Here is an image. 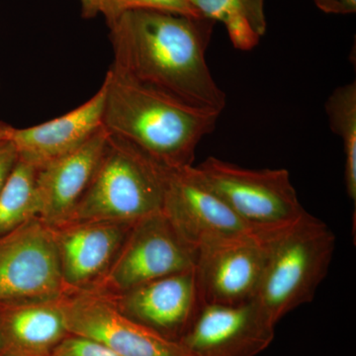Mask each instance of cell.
<instances>
[{
    "label": "cell",
    "instance_id": "cell-1",
    "mask_svg": "<svg viewBox=\"0 0 356 356\" xmlns=\"http://www.w3.org/2000/svg\"><path fill=\"white\" fill-rule=\"evenodd\" d=\"M214 21L159 10H130L110 23L112 69L197 108L221 113L226 93L206 60Z\"/></svg>",
    "mask_w": 356,
    "mask_h": 356
},
{
    "label": "cell",
    "instance_id": "cell-2",
    "mask_svg": "<svg viewBox=\"0 0 356 356\" xmlns=\"http://www.w3.org/2000/svg\"><path fill=\"white\" fill-rule=\"evenodd\" d=\"M102 86L103 128L170 170L193 165L199 143L215 130L221 114L191 106L112 67Z\"/></svg>",
    "mask_w": 356,
    "mask_h": 356
},
{
    "label": "cell",
    "instance_id": "cell-3",
    "mask_svg": "<svg viewBox=\"0 0 356 356\" xmlns=\"http://www.w3.org/2000/svg\"><path fill=\"white\" fill-rule=\"evenodd\" d=\"M337 238L308 212L269 238L268 255L255 302L274 325L310 303L329 273Z\"/></svg>",
    "mask_w": 356,
    "mask_h": 356
},
{
    "label": "cell",
    "instance_id": "cell-4",
    "mask_svg": "<svg viewBox=\"0 0 356 356\" xmlns=\"http://www.w3.org/2000/svg\"><path fill=\"white\" fill-rule=\"evenodd\" d=\"M170 170L109 134L92 179L69 221L133 224L161 213Z\"/></svg>",
    "mask_w": 356,
    "mask_h": 356
},
{
    "label": "cell",
    "instance_id": "cell-5",
    "mask_svg": "<svg viewBox=\"0 0 356 356\" xmlns=\"http://www.w3.org/2000/svg\"><path fill=\"white\" fill-rule=\"evenodd\" d=\"M194 170L204 184L257 233H275L307 213L290 173L283 168L250 170L209 156Z\"/></svg>",
    "mask_w": 356,
    "mask_h": 356
},
{
    "label": "cell",
    "instance_id": "cell-6",
    "mask_svg": "<svg viewBox=\"0 0 356 356\" xmlns=\"http://www.w3.org/2000/svg\"><path fill=\"white\" fill-rule=\"evenodd\" d=\"M197 250L185 242L163 212L134 222L111 266L91 288L115 296L195 266Z\"/></svg>",
    "mask_w": 356,
    "mask_h": 356
},
{
    "label": "cell",
    "instance_id": "cell-7",
    "mask_svg": "<svg viewBox=\"0 0 356 356\" xmlns=\"http://www.w3.org/2000/svg\"><path fill=\"white\" fill-rule=\"evenodd\" d=\"M70 334L86 337L120 356H191L170 341L124 316L108 295L96 290L65 291L60 298Z\"/></svg>",
    "mask_w": 356,
    "mask_h": 356
},
{
    "label": "cell",
    "instance_id": "cell-8",
    "mask_svg": "<svg viewBox=\"0 0 356 356\" xmlns=\"http://www.w3.org/2000/svg\"><path fill=\"white\" fill-rule=\"evenodd\" d=\"M161 212L178 235L197 252L224 241L266 235L248 227L204 184L194 165L170 170Z\"/></svg>",
    "mask_w": 356,
    "mask_h": 356
},
{
    "label": "cell",
    "instance_id": "cell-9",
    "mask_svg": "<svg viewBox=\"0 0 356 356\" xmlns=\"http://www.w3.org/2000/svg\"><path fill=\"white\" fill-rule=\"evenodd\" d=\"M65 292L50 228L39 218L0 236V302Z\"/></svg>",
    "mask_w": 356,
    "mask_h": 356
},
{
    "label": "cell",
    "instance_id": "cell-10",
    "mask_svg": "<svg viewBox=\"0 0 356 356\" xmlns=\"http://www.w3.org/2000/svg\"><path fill=\"white\" fill-rule=\"evenodd\" d=\"M273 234L243 236L199 248L194 269L202 303L236 305L254 300Z\"/></svg>",
    "mask_w": 356,
    "mask_h": 356
},
{
    "label": "cell",
    "instance_id": "cell-11",
    "mask_svg": "<svg viewBox=\"0 0 356 356\" xmlns=\"http://www.w3.org/2000/svg\"><path fill=\"white\" fill-rule=\"evenodd\" d=\"M275 325L255 300L203 304L179 343L191 356H257L273 343Z\"/></svg>",
    "mask_w": 356,
    "mask_h": 356
},
{
    "label": "cell",
    "instance_id": "cell-12",
    "mask_svg": "<svg viewBox=\"0 0 356 356\" xmlns=\"http://www.w3.org/2000/svg\"><path fill=\"white\" fill-rule=\"evenodd\" d=\"M133 224L74 220L49 227L65 291L95 287L108 271Z\"/></svg>",
    "mask_w": 356,
    "mask_h": 356
},
{
    "label": "cell",
    "instance_id": "cell-13",
    "mask_svg": "<svg viewBox=\"0 0 356 356\" xmlns=\"http://www.w3.org/2000/svg\"><path fill=\"white\" fill-rule=\"evenodd\" d=\"M194 267L108 296L126 317L179 343L203 305Z\"/></svg>",
    "mask_w": 356,
    "mask_h": 356
},
{
    "label": "cell",
    "instance_id": "cell-14",
    "mask_svg": "<svg viewBox=\"0 0 356 356\" xmlns=\"http://www.w3.org/2000/svg\"><path fill=\"white\" fill-rule=\"evenodd\" d=\"M109 133L100 129L72 153L37 168L38 218L48 227L69 221L88 189Z\"/></svg>",
    "mask_w": 356,
    "mask_h": 356
},
{
    "label": "cell",
    "instance_id": "cell-15",
    "mask_svg": "<svg viewBox=\"0 0 356 356\" xmlns=\"http://www.w3.org/2000/svg\"><path fill=\"white\" fill-rule=\"evenodd\" d=\"M60 298L0 302V356H51L70 334Z\"/></svg>",
    "mask_w": 356,
    "mask_h": 356
},
{
    "label": "cell",
    "instance_id": "cell-16",
    "mask_svg": "<svg viewBox=\"0 0 356 356\" xmlns=\"http://www.w3.org/2000/svg\"><path fill=\"white\" fill-rule=\"evenodd\" d=\"M104 88L69 113L39 125L13 128L10 140L18 159L40 168L83 146L103 128Z\"/></svg>",
    "mask_w": 356,
    "mask_h": 356
},
{
    "label": "cell",
    "instance_id": "cell-17",
    "mask_svg": "<svg viewBox=\"0 0 356 356\" xmlns=\"http://www.w3.org/2000/svg\"><path fill=\"white\" fill-rule=\"evenodd\" d=\"M201 17L221 22L232 44L250 51L266 33L264 0H189Z\"/></svg>",
    "mask_w": 356,
    "mask_h": 356
},
{
    "label": "cell",
    "instance_id": "cell-18",
    "mask_svg": "<svg viewBox=\"0 0 356 356\" xmlns=\"http://www.w3.org/2000/svg\"><path fill=\"white\" fill-rule=\"evenodd\" d=\"M37 168L20 161L0 191V236L38 218Z\"/></svg>",
    "mask_w": 356,
    "mask_h": 356
},
{
    "label": "cell",
    "instance_id": "cell-19",
    "mask_svg": "<svg viewBox=\"0 0 356 356\" xmlns=\"http://www.w3.org/2000/svg\"><path fill=\"white\" fill-rule=\"evenodd\" d=\"M330 126L343 140L344 184L351 200H356V83L339 86L325 103Z\"/></svg>",
    "mask_w": 356,
    "mask_h": 356
},
{
    "label": "cell",
    "instance_id": "cell-20",
    "mask_svg": "<svg viewBox=\"0 0 356 356\" xmlns=\"http://www.w3.org/2000/svg\"><path fill=\"white\" fill-rule=\"evenodd\" d=\"M139 9L201 17L189 0H102V14L106 19L107 25L126 11Z\"/></svg>",
    "mask_w": 356,
    "mask_h": 356
},
{
    "label": "cell",
    "instance_id": "cell-21",
    "mask_svg": "<svg viewBox=\"0 0 356 356\" xmlns=\"http://www.w3.org/2000/svg\"><path fill=\"white\" fill-rule=\"evenodd\" d=\"M51 356H120L106 346L86 337L70 334Z\"/></svg>",
    "mask_w": 356,
    "mask_h": 356
},
{
    "label": "cell",
    "instance_id": "cell-22",
    "mask_svg": "<svg viewBox=\"0 0 356 356\" xmlns=\"http://www.w3.org/2000/svg\"><path fill=\"white\" fill-rule=\"evenodd\" d=\"M18 161V154L11 140L0 142V191Z\"/></svg>",
    "mask_w": 356,
    "mask_h": 356
},
{
    "label": "cell",
    "instance_id": "cell-23",
    "mask_svg": "<svg viewBox=\"0 0 356 356\" xmlns=\"http://www.w3.org/2000/svg\"><path fill=\"white\" fill-rule=\"evenodd\" d=\"M81 3L84 18L90 19L102 13V0H81Z\"/></svg>",
    "mask_w": 356,
    "mask_h": 356
},
{
    "label": "cell",
    "instance_id": "cell-24",
    "mask_svg": "<svg viewBox=\"0 0 356 356\" xmlns=\"http://www.w3.org/2000/svg\"><path fill=\"white\" fill-rule=\"evenodd\" d=\"M316 6L323 13L327 14H337V0H314Z\"/></svg>",
    "mask_w": 356,
    "mask_h": 356
},
{
    "label": "cell",
    "instance_id": "cell-25",
    "mask_svg": "<svg viewBox=\"0 0 356 356\" xmlns=\"http://www.w3.org/2000/svg\"><path fill=\"white\" fill-rule=\"evenodd\" d=\"M337 14H353L356 11V0H337Z\"/></svg>",
    "mask_w": 356,
    "mask_h": 356
},
{
    "label": "cell",
    "instance_id": "cell-26",
    "mask_svg": "<svg viewBox=\"0 0 356 356\" xmlns=\"http://www.w3.org/2000/svg\"><path fill=\"white\" fill-rule=\"evenodd\" d=\"M13 127L7 125L6 123L0 122V142L10 139L11 134H13Z\"/></svg>",
    "mask_w": 356,
    "mask_h": 356
}]
</instances>
